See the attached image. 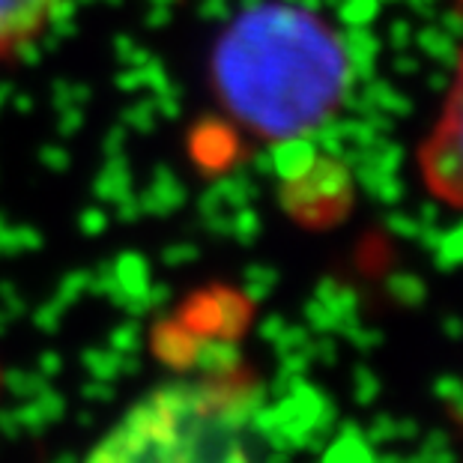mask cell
I'll return each instance as SVG.
<instances>
[{"mask_svg":"<svg viewBox=\"0 0 463 463\" xmlns=\"http://www.w3.org/2000/svg\"><path fill=\"white\" fill-rule=\"evenodd\" d=\"M224 108L260 137H297L326 120L347 90V54L332 27L290 4L251 6L215 45Z\"/></svg>","mask_w":463,"mask_h":463,"instance_id":"1","label":"cell"},{"mask_svg":"<svg viewBox=\"0 0 463 463\" xmlns=\"http://www.w3.org/2000/svg\"><path fill=\"white\" fill-rule=\"evenodd\" d=\"M258 410V373L213 362L144 392L84 463H260Z\"/></svg>","mask_w":463,"mask_h":463,"instance_id":"2","label":"cell"},{"mask_svg":"<svg viewBox=\"0 0 463 463\" xmlns=\"http://www.w3.org/2000/svg\"><path fill=\"white\" fill-rule=\"evenodd\" d=\"M419 174L430 198L463 213V54L437 123L419 146Z\"/></svg>","mask_w":463,"mask_h":463,"instance_id":"3","label":"cell"},{"mask_svg":"<svg viewBox=\"0 0 463 463\" xmlns=\"http://www.w3.org/2000/svg\"><path fill=\"white\" fill-rule=\"evenodd\" d=\"M66 0H0V61H9L27 45H33Z\"/></svg>","mask_w":463,"mask_h":463,"instance_id":"4","label":"cell"}]
</instances>
